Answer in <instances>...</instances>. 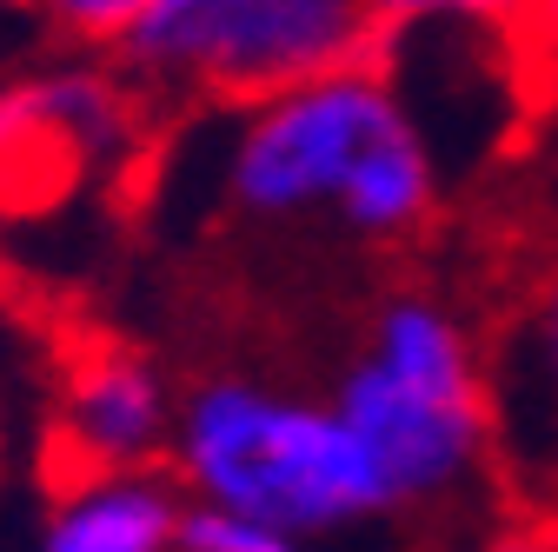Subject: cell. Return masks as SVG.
Returning a JSON list of instances; mask_svg holds the SVG:
<instances>
[{"instance_id": "cell-13", "label": "cell", "mask_w": 558, "mask_h": 552, "mask_svg": "<svg viewBox=\"0 0 558 552\" xmlns=\"http://www.w3.org/2000/svg\"><path fill=\"white\" fill-rule=\"evenodd\" d=\"M532 40H545V47L558 53V0H545V8H538V21H532Z\"/></svg>"}, {"instance_id": "cell-14", "label": "cell", "mask_w": 558, "mask_h": 552, "mask_svg": "<svg viewBox=\"0 0 558 552\" xmlns=\"http://www.w3.org/2000/svg\"><path fill=\"white\" fill-rule=\"evenodd\" d=\"M0 320H8V300H0Z\"/></svg>"}, {"instance_id": "cell-10", "label": "cell", "mask_w": 558, "mask_h": 552, "mask_svg": "<svg viewBox=\"0 0 558 552\" xmlns=\"http://www.w3.org/2000/svg\"><path fill=\"white\" fill-rule=\"evenodd\" d=\"M180 552H313V539L266 532V526H246V519H220V513H199V506H186Z\"/></svg>"}, {"instance_id": "cell-1", "label": "cell", "mask_w": 558, "mask_h": 552, "mask_svg": "<svg viewBox=\"0 0 558 552\" xmlns=\"http://www.w3.org/2000/svg\"><path fill=\"white\" fill-rule=\"evenodd\" d=\"M214 141L220 214L259 233H326L339 247H405L433 227L446 160L405 74L373 60L227 107Z\"/></svg>"}, {"instance_id": "cell-7", "label": "cell", "mask_w": 558, "mask_h": 552, "mask_svg": "<svg viewBox=\"0 0 558 552\" xmlns=\"http://www.w3.org/2000/svg\"><path fill=\"white\" fill-rule=\"evenodd\" d=\"M186 493L160 466L66 472L40 513L34 552H180Z\"/></svg>"}, {"instance_id": "cell-8", "label": "cell", "mask_w": 558, "mask_h": 552, "mask_svg": "<svg viewBox=\"0 0 558 552\" xmlns=\"http://www.w3.org/2000/svg\"><path fill=\"white\" fill-rule=\"evenodd\" d=\"M538 406V440L558 459V273L532 293L519 333H512V360H506V386H499V420L506 412Z\"/></svg>"}, {"instance_id": "cell-11", "label": "cell", "mask_w": 558, "mask_h": 552, "mask_svg": "<svg viewBox=\"0 0 558 552\" xmlns=\"http://www.w3.org/2000/svg\"><path fill=\"white\" fill-rule=\"evenodd\" d=\"M133 14H140V0H53V34L87 40V47H113Z\"/></svg>"}, {"instance_id": "cell-12", "label": "cell", "mask_w": 558, "mask_h": 552, "mask_svg": "<svg viewBox=\"0 0 558 552\" xmlns=\"http://www.w3.org/2000/svg\"><path fill=\"white\" fill-rule=\"evenodd\" d=\"M465 552H558V532L551 526H506V532L472 539Z\"/></svg>"}, {"instance_id": "cell-4", "label": "cell", "mask_w": 558, "mask_h": 552, "mask_svg": "<svg viewBox=\"0 0 558 552\" xmlns=\"http://www.w3.org/2000/svg\"><path fill=\"white\" fill-rule=\"evenodd\" d=\"M379 40L373 0H140L113 53L140 94L240 107L373 60Z\"/></svg>"}, {"instance_id": "cell-6", "label": "cell", "mask_w": 558, "mask_h": 552, "mask_svg": "<svg viewBox=\"0 0 558 552\" xmlns=\"http://www.w3.org/2000/svg\"><path fill=\"white\" fill-rule=\"evenodd\" d=\"M173 373L133 339H87L53 380V459L66 472L167 466L173 440Z\"/></svg>"}, {"instance_id": "cell-3", "label": "cell", "mask_w": 558, "mask_h": 552, "mask_svg": "<svg viewBox=\"0 0 558 552\" xmlns=\"http://www.w3.org/2000/svg\"><path fill=\"white\" fill-rule=\"evenodd\" d=\"M167 472L186 506L293 539L386 519L379 479L332 399L253 367H214L180 386Z\"/></svg>"}, {"instance_id": "cell-9", "label": "cell", "mask_w": 558, "mask_h": 552, "mask_svg": "<svg viewBox=\"0 0 558 552\" xmlns=\"http://www.w3.org/2000/svg\"><path fill=\"white\" fill-rule=\"evenodd\" d=\"M545 0H373L392 34H532Z\"/></svg>"}, {"instance_id": "cell-2", "label": "cell", "mask_w": 558, "mask_h": 552, "mask_svg": "<svg viewBox=\"0 0 558 552\" xmlns=\"http://www.w3.org/2000/svg\"><path fill=\"white\" fill-rule=\"evenodd\" d=\"M386 519L465 506L499 459V380L472 313L439 287H392L366 307L332 386Z\"/></svg>"}, {"instance_id": "cell-5", "label": "cell", "mask_w": 558, "mask_h": 552, "mask_svg": "<svg viewBox=\"0 0 558 552\" xmlns=\"http://www.w3.org/2000/svg\"><path fill=\"white\" fill-rule=\"evenodd\" d=\"M147 100L126 67H40L0 81V233L40 220L81 187H107L133 167Z\"/></svg>"}]
</instances>
